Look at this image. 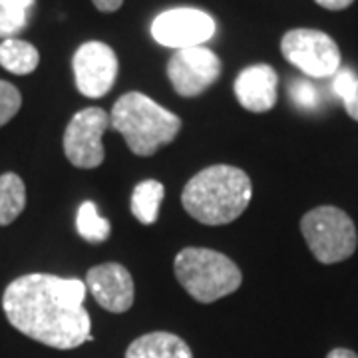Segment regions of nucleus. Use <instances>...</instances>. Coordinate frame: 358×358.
<instances>
[{
	"mask_svg": "<svg viewBox=\"0 0 358 358\" xmlns=\"http://www.w3.org/2000/svg\"><path fill=\"white\" fill-rule=\"evenodd\" d=\"M86 282L32 273L14 279L2 294V308L16 331L42 345L72 350L92 336Z\"/></svg>",
	"mask_w": 358,
	"mask_h": 358,
	"instance_id": "nucleus-1",
	"label": "nucleus"
},
{
	"mask_svg": "<svg viewBox=\"0 0 358 358\" xmlns=\"http://www.w3.org/2000/svg\"><path fill=\"white\" fill-rule=\"evenodd\" d=\"M253 185L243 169L209 166L195 173L181 193L183 209L203 225H227L243 215L251 203Z\"/></svg>",
	"mask_w": 358,
	"mask_h": 358,
	"instance_id": "nucleus-2",
	"label": "nucleus"
},
{
	"mask_svg": "<svg viewBox=\"0 0 358 358\" xmlns=\"http://www.w3.org/2000/svg\"><path fill=\"white\" fill-rule=\"evenodd\" d=\"M110 126L124 136L131 154L150 157L178 138L181 120L145 94L128 92L114 103Z\"/></svg>",
	"mask_w": 358,
	"mask_h": 358,
	"instance_id": "nucleus-3",
	"label": "nucleus"
},
{
	"mask_svg": "<svg viewBox=\"0 0 358 358\" xmlns=\"http://www.w3.org/2000/svg\"><path fill=\"white\" fill-rule=\"evenodd\" d=\"M173 271L179 285L203 305L235 293L243 281L241 268L235 261L205 247H187L179 251Z\"/></svg>",
	"mask_w": 358,
	"mask_h": 358,
	"instance_id": "nucleus-4",
	"label": "nucleus"
},
{
	"mask_svg": "<svg viewBox=\"0 0 358 358\" xmlns=\"http://www.w3.org/2000/svg\"><path fill=\"white\" fill-rule=\"evenodd\" d=\"M301 231L310 253L324 265L346 261L357 251L355 221L333 205H322L305 213L301 219Z\"/></svg>",
	"mask_w": 358,
	"mask_h": 358,
	"instance_id": "nucleus-5",
	"label": "nucleus"
},
{
	"mask_svg": "<svg viewBox=\"0 0 358 358\" xmlns=\"http://www.w3.org/2000/svg\"><path fill=\"white\" fill-rule=\"evenodd\" d=\"M282 56L310 78L334 76L341 70V50L327 32L313 28L289 30L281 40Z\"/></svg>",
	"mask_w": 358,
	"mask_h": 358,
	"instance_id": "nucleus-6",
	"label": "nucleus"
},
{
	"mask_svg": "<svg viewBox=\"0 0 358 358\" xmlns=\"http://www.w3.org/2000/svg\"><path fill=\"white\" fill-rule=\"evenodd\" d=\"M108 128L110 114L102 108H86L74 114L64 131V154L68 162L80 169L102 166L106 157L102 138Z\"/></svg>",
	"mask_w": 358,
	"mask_h": 358,
	"instance_id": "nucleus-7",
	"label": "nucleus"
},
{
	"mask_svg": "<svg viewBox=\"0 0 358 358\" xmlns=\"http://www.w3.org/2000/svg\"><path fill=\"white\" fill-rule=\"evenodd\" d=\"M221 76V60L205 46L181 48L167 62V78L183 98H195L211 88Z\"/></svg>",
	"mask_w": 358,
	"mask_h": 358,
	"instance_id": "nucleus-8",
	"label": "nucleus"
},
{
	"mask_svg": "<svg viewBox=\"0 0 358 358\" xmlns=\"http://www.w3.org/2000/svg\"><path fill=\"white\" fill-rule=\"evenodd\" d=\"M215 20L199 8H171L152 22V36L167 48H193L213 38Z\"/></svg>",
	"mask_w": 358,
	"mask_h": 358,
	"instance_id": "nucleus-9",
	"label": "nucleus"
},
{
	"mask_svg": "<svg viewBox=\"0 0 358 358\" xmlns=\"http://www.w3.org/2000/svg\"><path fill=\"white\" fill-rule=\"evenodd\" d=\"M72 70L76 78V88L86 98L106 96L117 78V56L103 42H86L82 44L72 58Z\"/></svg>",
	"mask_w": 358,
	"mask_h": 358,
	"instance_id": "nucleus-10",
	"label": "nucleus"
},
{
	"mask_svg": "<svg viewBox=\"0 0 358 358\" xmlns=\"http://www.w3.org/2000/svg\"><path fill=\"white\" fill-rule=\"evenodd\" d=\"M86 287L96 303L110 313H126L134 305V279L120 263L96 265L86 273Z\"/></svg>",
	"mask_w": 358,
	"mask_h": 358,
	"instance_id": "nucleus-11",
	"label": "nucleus"
},
{
	"mask_svg": "<svg viewBox=\"0 0 358 358\" xmlns=\"http://www.w3.org/2000/svg\"><path fill=\"white\" fill-rule=\"evenodd\" d=\"M277 86H279V76L275 68H271L268 64H253L245 68L235 78L233 90L245 110L253 114H263L275 108Z\"/></svg>",
	"mask_w": 358,
	"mask_h": 358,
	"instance_id": "nucleus-12",
	"label": "nucleus"
},
{
	"mask_svg": "<svg viewBox=\"0 0 358 358\" xmlns=\"http://www.w3.org/2000/svg\"><path fill=\"white\" fill-rule=\"evenodd\" d=\"M126 358H193V352L178 334L157 331L136 338L128 346Z\"/></svg>",
	"mask_w": 358,
	"mask_h": 358,
	"instance_id": "nucleus-13",
	"label": "nucleus"
},
{
	"mask_svg": "<svg viewBox=\"0 0 358 358\" xmlns=\"http://www.w3.org/2000/svg\"><path fill=\"white\" fill-rule=\"evenodd\" d=\"M38 50L20 38H6L0 44V66L16 76L32 74L38 68Z\"/></svg>",
	"mask_w": 358,
	"mask_h": 358,
	"instance_id": "nucleus-14",
	"label": "nucleus"
},
{
	"mask_svg": "<svg viewBox=\"0 0 358 358\" xmlns=\"http://www.w3.org/2000/svg\"><path fill=\"white\" fill-rule=\"evenodd\" d=\"M166 187L155 179H145L134 187L131 193V213L143 225H154L159 215V205L164 201Z\"/></svg>",
	"mask_w": 358,
	"mask_h": 358,
	"instance_id": "nucleus-15",
	"label": "nucleus"
},
{
	"mask_svg": "<svg viewBox=\"0 0 358 358\" xmlns=\"http://www.w3.org/2000/svg\"><path fill=\"white\" fill-rule=\"evenodd\" d=\"M26 207V185L22 178L8 171L0 176V227L10 225Z\"/></svg>",
	"mask_w": 358,
	"mask_h": 358,
	"instance_id": "nucleus-16",
	"label": "nucleus"
},
{
	"mask_svg": "<svg viewBox=\"0 0 358 358\" xmlns=\"http://www.w3.org/2000/svg\"><path fill=\"white\" fill-rule=\"evenodd\" d=\"M36 0H0V38H14L22 32Z\"/></svg>",
	"mask_w": 358,
	"mask_h": 358,
	"instance_id": "nucleus-17",
	"label": "nucleus"
},
{
	"mask_svg": "<svg viewBox=\"0 0 358 358\" xmlns=\"http://www.w3.org/2000/svg\"><path fill=\"white\" fill-rule=\"evenodd\" d=\"M76 229L80 237L90 241V243H102L110 237L112 225L108 219L98 215V207L94 201H84L78 209Z\"/></svg>",
	"mask_w": 358,
	"mask_h": 358,
	"instance_id": "nucleus-18",
	"label": "nucleus"
},
{
	"mask_svg": "<svg viewBox=\"0 0 358 358\" xmlns=\"http://www.w3.org/2000/svg\"><path fill=\"white\" fill-rule=\"evenodd\" d=\"M22 106V96L10 82L0 80V128L6 126Z\"/></svg>",
	"mask_w": 358,
	"mask_h": 358,
	"instance_id": "nucleus-19",
	"label": "nucleus"
},
{
	"mask_svg": "<svg viewBox=\"0 0 358 358\" xmlns=\"http://www.w3.org/2000/svg\"><path fill=\"white\" fill-rule=\"evenodd\" d=\"M291 100L296 103L301 110H315L319 106V90L308 80H294L289 88Z\"/></svg>",
	"mask_w": 358,
	"mask_h": 358,
	"instance_id": "nucleus-20",
	"label": "nucleus"
},
{
	"mask_svg": "<svg viewBox=\"0 0 358 358\" xmlns=\"http://www.w3.org/2000/svg\"><path fill=\"white\" fill-rule=\"evenodd\" d=\"M357 80L358 78L355 76V72H352V70H348V68L338 70V72H336V76H334V82H333L334 94H336L341 100H346V98L352 94L355 86H357Z\"/></svg>",
	"mask_w": 358,
	"mask_h": 358,
	"instance_id": "nucleus-21",
	"label": "nucleus"
},
{
	"mask_svg": "<svg viewBox=\"0 0 358 358\" xmlns=\"http://www.w3.org/2000/svg\"><path fill=\"white\" fill-rule=\"evenodd\" d=\"M343 102H345L346 114L358 122V80H357V86H355V90H352V94H350L346 100H343Z\"/></svg>",
	"mask_w": 358,
	"mask_h": 358,
	"instance_id": "nucleus-22",
	"label": "nucleus"
},
{
	"mask_svg": "<svg viewBox=\"0 0 358 358\" xmlns=\"http://www.w3.org/2000/svg\"><path fill=\"white\" fill-rule=\"evenodd\" d=\"M92 2L100 13H115L124 4V0H92Z\"/></svg>",
	"mask_w": 358,
	"mask_h": 358,
	"instance_id": "nucleus-23",
	"label": "nucleus"
},
{
	"mask_svg": "<svg viewBox=\"0 0 358 358\" xmlns=\"http://www.w3.org/2000/svg\"><path fill=\"white\" fill-rule=\"evenodd\" d=\"M315 2L327 10H345L355 0H315Z\"/></svg>",
	"mask_w": 358,
	"mask_h": 358,
	"instance_id": "nucleus-24",
	"label": "nucleus"
},
{
	"mask_svg": "<svg viewBox=\"0 0 358 358\" xmlns=\"http://www.w3.org/2000/svg\"><path fill=\"white\" fill-rule=\"evenodd\" d=\"M327 358H358L357 352H352V350H348V348H334L331 350Z\"/></svg>",
	"mask_w": 358,
	"mask_h": 358,
	"instance_id": "nucleus-25",
	"label": "nucleus"
}]
</instances>
